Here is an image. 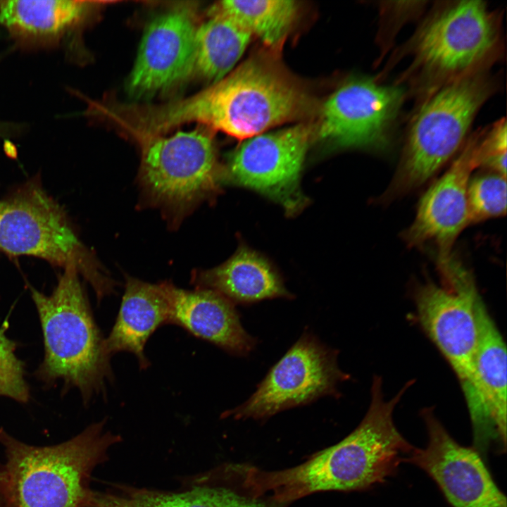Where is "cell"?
Returning a JSON list of instances; mask_svg holds the SVG:
<instances>
[{
    "mask_svg": "<svg viewBox=\"0 0 507 507\" xmlns=\"http://www.w3.org/2000/svg\"><path fill=\"white\" fill-rule=\"evenodd\" d=\"M412 382L384 398L380 377L373 378L369 408L359 425L339 442L282 470L255 467L261 487L280 501L292 502L317 492H356L383 484L398 472L414 446L399 432L393 414Z\"/></svg>",
    "mask_w": 507,
    "mask_h": 507,
    "instance_id": "1",
    "label": "cell"
},
{
    "mask_svg": "<svg viewBox=\"0 0 507 507\" xmlns=\"http://www.w3.org/2000/svg\"><path fill=\"white\" fill-rule=\"evenodd\" d=\"M308 95L280 69L258 58L246 61L211 86L184 99L142 106L141 130L162 135L196 122L240 139L260 134L308 112Z\"/></svg>",
    "mask_w": 507,
    "mask_h": 507,
    "instance_id": "2",
    "label": "cell"
},
{
    "mask_svg": "<svg viewBox=\"0 0 507 507\" xmlns=\"http://www.w3.org/2000/svg\"><path fill=\"white\" fill-rule=\"evenodd\" d=\"M104 426L94 423L68 441L45 446L27 444L1 428L8 506L84 507L92 470L120 440Z\"/></svg>",
    "mask_w": 507,
    "mask_h": 507,
    "instance_id": "3",
    "label": "cell"
},
{
    "mask_svg": "<svg viewBox=\"0 0 507 507\" xmlns=\"http://www.w3.org/2000/svg\"><path fill=\"white\" fill-rule=\"evenodd\" d=\"M75 265L64 268L50 295L30 287L42 326L44 358L37 373L44 381L61 380L83 399L102 391L111 379L104 339L94 319Z\"/></svg>",
    "mask_w": 507,
    "mask_h": 507,
    "instance_id": "4",
    "label": "cell"
},
{
    "mask_svg": "<svg viewBox=\"0 0 507 507\" xmlns=\"http://www.w3.org/2000/svg\"><path fill=\"white\" fill-rule=\"evenodd\" d=\"M495 87L484 70L432 90L411 120L392 192L420 186L455 154Z\"/></svg>",
    "mask_w": 507,
    "mask_h": 507,
    "instance_id": "5",
    "label": "cell"
},
{
    "mask_svg": "<svg viewBox=\"0 0 507 507\" xmlns=\"http://www.w3.org/2000/svg\"><path fill=\"white\" fill-rule=\"evenodd\" d=\"M0 251L31 256L51 265H75L98 299L112 292L113 283L79 239L62 206L35 177L0 199Z\"/></svg>",
    "mask_w": 507,
    "mask_h": 507,
    "instance_id": "6",
    "label": "cell"
},
{
    "mask_svg": "<svg viewBox=\"0 0 507 507\" xmlns=\"http://www.w3.org/2000/svg\"><path fill=\"white\" fill-rule=\"evenodd\" d=\"M408 46L413 58L410 73L429 79L434 89L484 70L496 58L499 18L482 1L448 2L429 15Z\"/></svg>",
    "mask_w": 507,
    "mask_h": 507,
    "instance_id": "7",
    "label": "cell"
},
{
    "mask_svg": "<svg viewBox=\"0 0 507 507\" xmlns=\"http://www.w3.org/2000/svg\"><path fill=\"white\" fill-rule=\"evenodd\" d=\"M140 143V185L149 201L185 213L213 192L223 170L208 130L146 137Z\"/></svg>",
    "mask_w": 507,
    "mask_h": 507,
    "instance_id": "8",
    "label": "cell"
},
{
    "mask_svg": "<svg viewBox=\"0 0 507 507\" xmlns=\"http://www.w3.org/2000/svg\"><path fill=\"white\" fill-rule=\"evenodd\" d=\"M442 285L428 281L414 299L421 327L449 363L468 408L475 398V358L478 342L475 305L480 296L472 276L457 261L442 273Z\"/></svg>",
    "mask_w": 507,
    "mask_h": 507,
    "instance_id": "9",
    "label": "cell"
},
{
    "mask_svg": "<svg viewBox=\"0 0 507 507\" xmlns=\"http://www.w3.org/2000/svg\"><path fill=\"white\" fill-rule=\"evenodd\" d=\"M347 379L349 375L339 368L337 353L305 332L270 368L249 399L225 411L224 416L265 420L323 396H337L338 384Z\"/></svg>",
    "mask_w": 507,
    "mask_h": 507,
    "instance_id": "10",
    "label": "cell"
},
{
    "mask_svg": "<svg viewBox=\"0 0 507 507\" xmlns=\"http://www.w3.org/2000/svg\"><path fill=\"white\" fill-rule=\"evenodd\" d=\"M421 416L427 444L414 446L404 463L424 471L451 507H507L506 496L480 453L456 441L432 408L423 409Z\"/></svg>",
    "mask_w": 507,
    "mask_h": 507,
    "instance_id": "11",
    "label": "cell"
},
{
    "mask_svg": "<svg viewBox=\"0 0 507 507\" xmlns=\"http://www.w3.org/2000/svg\"><path fill=\"white\" fill-rule=\"evenodd\" d=\"M405 96L400 84L366 77L349 80L323 104L316 134L338 146L382 148Z\"/></svg>",
    "mask_w": 507,
    "mask_h": 507,
    "instance_id": "12",
    "label": "cell"
},
{
    "mask_svg": "<svg viewBox=\"0 0 507 507\" xmlns=\"http://www.w3.org/2000/svg\"><path fill=\"white\" fill-rule=\"evenodd\" d=\"M312 127L298 124L245 139L232 154L225 174L241 186L262 192L293 208Z\"/></svg>",
    "mask_w": 507,
    "mask_h": 507,
    "instance_id": "13",
    "label": "cell"
},
{
    "mask_svg": "<svg viewBox=\"0 0 507 507\" xmlns=\"http://www.w3.org/2000/svg\"><path fill=\"white\" fill-rule=\"evenodd\" d=\"M478 342L475 358V398L468 408L472 447L483 458L506 451L507 359L505 342L480 297L475 305Z\"/></svg>",
    "mask_w": 507,
    "mask_h": 507,
    "instance_id": "14",
    "label": "cell"
},
{
    "mask_svg": "<svg viewBox=\"0 0 507 507\" xmlns=\"http://www.w3.org/2000/svg\"><path fill=\"white\" fill-rule=\"evenodd\" d=\"M196 11L180 4L147 25L128 79L130 93L152 94L170 88L193 72Z\"/></svg>",
    "mask_w": 507,
    "mask_h": 507,
    "instance_id": "15",
    "label": "cell"
},
{
    "mask_svg": "<svg viewBox=\"0 0 507 507\" xmlns=\"http://www.w3.org/2000/svg\"><path fill=\"white\" fill-rule=\"evenodd\" d=\"M265 492L253 475V465L227 463L197 486L182 492L122 488L96 492L91 507H288Z\"/></svg>",
    "mask_w": 507,
    "mask_h": 507,
    "instance_id": "16",
    "label": "cell"
},
{
    "mask_svg": "<svg viewBox=\"0 0 507 507\" xmlns=\"http://www.w3.org/2000/svg\"><path fill=\"white\" fill-rule=\"evenodd\" d=\"M480 134L479 130L466 140L449 168L424 194L413 223L404 232L411 247L435 245L438 261L452 256L456 238L469 225L468 187L472 172L479 168Z\"/></svg>",
    "mask_w": 507,
    "mask_h": 507,
    "instance_id": "17",
    "label": "cell"
},
{
    "mask_svg": "<svg viewBox=\"0 0 507 507\" xmlns=\"http://www.w3.org/2000/svg\"><path fill=\"white\" fill-rule=\"evenodd\" d=\"M169 303L168 323L182 327L235 355H246L255 340L242 327L232 301L210 289L185 290L161 282Z\"/></svg>",
    "mask_w": 507,
    "mask_h": 507,
    "instance_id": "18",
    "label": "cell"
},
{
    "mask_svg": "<svg viewBox=\"0 0 507 507\" xmlns=\"http://www.w3.org/2000/svg\"><path fill=\"white\" fill-rule=\"evenodd\" d=\"M94 7L86 1H0V25L21 50H50L61 47Z\"/></svg>",
    "mask_w": 507,
    "mask_h": 507,
    "instance_id": "19",
    "label": "cell"
},
{
    "mask_svg": "<svg viewBox=\"0 0 507 507\" xmlns=\"http://www.w3.org/2000/svg\"><path fill=\"white\" fill-rule=\"evenodd\" d=\"M168 320L169 303L161 283L154 284L128 277L117 319L104 339L107 353L130 352L136 356L141 368H146L145 344L156 329Z\"/></svg>",
    "mask_w": 507,
    "mask_h": 507,
    "instance_id": "20",
    "label": "cell"
},
{
    "mask_svg": "<svg viewBox=\"0 0 507 507\" xmlns=\"http://www.w3.org/2000/svg\"><path fill=\"white\" fill-rule=\"evenodd\" d=\"M194 281L198 288L215 291L232 303H247L289 296L271 266L245 248L222 265L201 272Z\"/></svg>",
    "mask_w": 507,
    "mask_h": 507,
    "instance_id": "21",
    "label": "cell"
},
{
    "mask_svg": "<svg viewBox=\"0 0 507 507\" xmlns=\"http://www.w3.org/2000/svg\"><path fill=\"white\" fill-rule=\"evenodd\" d=\"M210 15L207 21L197 27L193 72L215 83L233 70L251 35L225 15Z\"/></svg>",
    "mask_w": 507,
    "mask_h": 507,
    "instance_id": "22",
    "label": "cell"
},
{
    "mask_svg": "<svg viewBox=\"0 0 507 507\" xmlns=\"http://www.w3.org/2000/svg\"><path fill=\"white\" fill-rule=\"evenodd\" d=\"M295 1H223L212 8L210 13L225 15L264 44L279 47L292 29L299 13Z\"/></svg>",
    "mask_w": 507,
    "mask_h": 507,
    "instance_id": "23",
    "label": "cell"
},
{
    "mask_svg": "<svg viewBox=\"0 0 507 507\" xmlns=\"http://www.w3.org/2000/svg\"><path fill=\"white\" fill-rule=\"evenodd\" d=\"M469 224L506 213V178L491 173L470 180L468 187Z\"/></svg>",
    "mask_w": 507,
    "mask_h": 507,
    "instance_id": "24",
    "label": "cell"
},
{
    "mask_svg": "<svg viewBox=\"0 0 507 507\" xmlns=\"http://www.w3.org/2000/svg\"><path fill=\"white\" fill-rule=\"evenodd\" d=\"M8 323L0 328V396L25 403L30 389L25 380L23 363L15 355V343L6 334Z\"/></svg>",
    "mask_w": 507,
    "mask_h": 507,
    "instance_id": "25",
    "label": "cell"
},
{
    "mask_svg": "<svg viewBox=\"0 0 507 507\" xmlns=\"http://www.w3.org/2000/svg\"><path fill=\"white\" fill-rule=\"evenodd\" d=\"M506 123L501 118L481 131L478 146L479 167L506 176Z\"/></svg>",
    "mask_w": 507,
    "mask_h": 507,
    "instance_id": "26",
    "label": "cell"
},
{
    "mask_svg": "<svg viewBox=\"0 0 507 507\" xmlns=\"http://www.w3.org/2000/svg\"><path fill=\"white\" fill-rule=\"evenodd\" d=\"M0 507H9L6 492L4 468H0Z\"/></svg>",
    "mask_w": 507,
    "mask_h": 507,
    "instance_id": "27",
    "label": "cell"
},
{
    "mask_svg": "<svg viewBox=\"0 0 507 507\" xmlns=\"http://www.w3.org/2000/svg\"><path fill=\"white\" fill-rule=\"evenodd\" d=\"M16 130L18 131L16 125L0 122V137L12 135L13 133L16 132Z\"/></svg>",
    "mask_w": 507,
    "mask_h": 507,
    "instance_id": "28",
    "label": "cell"
}]
</instances>
